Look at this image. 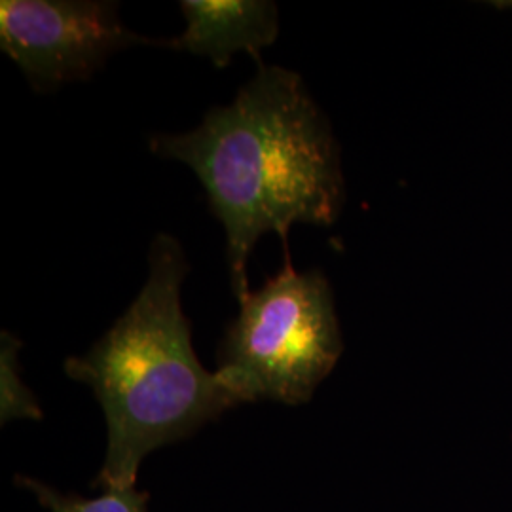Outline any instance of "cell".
<instances>
[{"label": "cell", "instance_id": "8992f818", "mask_svg": "<svg viewBox=\"0 0 512 512\" xmlns=\"http://www.w3.org/2000/svg\"><path fill=\"white\" fill-rule=\"evenodd\" d=\"M18 484L27 488L37 497L38 503L50 512H148V495L145 492H137L135 488L107 490L101 497L82 499L74 495L61 494L54 488L27 476H19Z\"/></svg>", "mask_w": 512, "mask_h": 512}, {"label": "cell", "instance_id": "5b68a950", "mask_svg": "<svg viewBox=\"0 0 512 512\" xmlns=\"http://www.w3.org/2000/svg\"><path fill=\"white\" fill-rule=\"evenodd\" d=\"M183 35L167 38L171 50H184L226 69L234 54H249L262 65L260 52L279 37V10L272 0H183Z\"/></svg>", "mask_w": 512, "mask_h": 512}, {"label": "cell", "instance_id": "3957f363", "mask_svg": "<svg viewBox=\"0 0 512 512\" xmlns=\"http://www.w3.org/2000/svg\"><path fill=\"white\" fill-rule=\"evenodd\" d=\"M283 249V268L239 300L220 344L217 374L241 404L308 403L344 351L329 279L298 272Z\"/></svg>", "mask_w": 512, "mask_h": 512}, {"label": "cell", "instance_id": "52a82bcc", "mask_svg": "<svg viewBox=\"0 0 512 512\" xmlns=\"http://www.w3.org/2000/svg\"><path fill=\"white\" fill-rule=\"evenodd\" d=\"M23 342L12 332L0 334V421L42 420V410L31 389L21 380L18 353Z\"/></svg>", "mask_w": 512, "mask_h": 512}, {"label": "cell", "instance_id": "277c9868", "mask_svg": "<svg viewBox=\"0 0 512 512\" xmlns=\"http://www.w3.org/2000/svg\"><path fill=\"white\" fill-rule=\"evenodd\" d=\"M118 2L103 0H2L0 50L35 92L52 93L86 82L110 55L131 46H167V38L133 33Z\"/></svg>", "mask_w": 512, "mask_h": 512}, {"label": "cell", "instance_id": "6da1fadb", "mask_svg": "<svg viewBox=\"0 0 512 512\" xmlns=\"http://www.w3.org/2000/svg\"><path fill=\"white\" fill-rule=\"evenodd\" d=\"M152 154L188 165L226 232L236 298L249 291L247 262L268 232L287 247L294 224L330 226L344 205L340 150L329 118L302 76L258 65L230 105L213 107L188 133H154Z\"/></svg>", "mask_w": 512, "mask_h": 512}, {"label": "cell", "instance_id": "7a4b0ae2", "mask_svg": "<svg viewBox=\"0 0 512 512\" xmlns=\"http://www.w3.org/2000/svg\"><path fill=\"white\" fill-rule=\"evenodd\" d=\"M188 272L179 239L158 234L141 293L86 355L65 361L67 376L92 389L107 418V458L93 486L135 488L152 450L192 435L241 404L192 348L181 304Z\"/></svg>", "mask_w": 512, "mask_h": 512}]
</instances>
